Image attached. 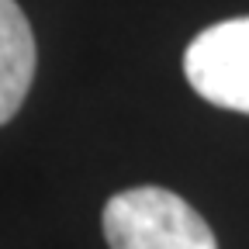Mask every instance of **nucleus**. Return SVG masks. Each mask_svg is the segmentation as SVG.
<instances>
[{
  "label": "nucleus",
  "mask_w": 249,
  "mask_h": 249,
  "mask_svg": "<svg viewBox=\"0 0 249 249\" xmlns=\"http://www.w3.org/2000/svg\"><path fill=\"white\" fill-rule=\"evenodd\" d=\"M111 249H218L208 222L166 187H132L104 204Z\"/></svg>",
  "instance_id": "nucleus-1"
},
{
  "label": "nucleus",
  "mask_w": 249,
  "mask_h": 249,
  "mask_svg": "<svg viewBox=\"0 0 249 249\" xmlns=\"http://www.w3.org/2000/svg\"><path fill=\"white\" fill-rule=\"evenodd\" d=\"M183 73L208 104L249 114V18L204 28L187 45Z\"/></svg>",
  "instance_id": "nucleus-2"
},
{
  "label": "nucleus",
  "mask_w": 249,
  "mask_h": 249,
  "mask_svg": "<svg viewBox=\"0 0 249 249\" xmlns=\"http://www.w3.org/2000/svg\"><path fill=\"white\" fill-rule=\"evenodd\" d=\"M35 80V35L18 0H0V124H7Z\"/></svg>",
  "instance_id": "nucleus-3"
}]
</instances>
